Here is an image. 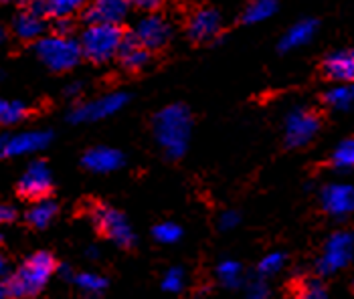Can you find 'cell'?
Returning a JSON list of instances; mask_svg holds the SVG:
<instances>
[{"instance_id":"obj_1","label":"cell","mask_w":354,"mask_h":299,"mask_svg":"<svg viewBox=\"0 0 354 299\" xmlns=\"http://www.w3.org/2000/svg\"><path fill=\"white\" fill-rule=\"evenodd\" d=\"M53 255L47 251H37L27 257L15 273L2 277L0 298L2 299H28L39 296L57 273Z\"/></svg>"},{"instance_id":"obj_2","label":"cell","mask_w":354,"mask_h":299,"mask_svg":"<svg viewBox=\"0 0 354 299\" xmlns=\"http://www.w3.org/2000/svg\"><path fill=\"white\" fill-rule=\"evenodd\" d=\"M154 137L160 144L166 156L176 160L183 158L189 148V137L192 132L191 111L183 104H172L162 108L154 115Z\"/></svg>"},{"instance_id":"obj_3","label":"cell","mask_w":354,"mask_h":299,"mask_svg":"<svg viewBox=\"0 0 354 299\" xmlns=\"http://www.w3.org/2000/svg\"><path fill=\"white\" fill-rule=\"evenodd\" d=\"M126 32L113 25H87L80 37L83 57L91 63H108L118 57Z\"/></svg>"},{"instance_id":"obj_4","label":"cell","mask_w":354,"mask_h":299,"mask_svg":"<svg viewBox=\"0 0 354 299\" xmlns=\"http://www.w3.org/2000/svg\"><path fill=\"white\" fill-rule=\"evenodd\" d=\"M35 53L45 67H49L57 73L71 71L73 67H77V63L83 57L80 41H75L73 37H61V35L43 37L35 45Z\"/></svg>"},{"instance_id":"obj_5","label":"cell","mask_w":354,"mask_h":299,"mask_svg":"<svg viewBox=\"0 0 354 299\" xmlns=\"http://www.w3.org/2000/svg\"><path fill=\"white\" fill-rule=\"evenodd\" d=\"M93 224L100 229V233L106 239H109L113 245L122 247V249H130L136 243V233H134L130 220L126 218L124 213H120L118 209L97 206L93 211Z\"/></svg>"},{"instance_id":"obj_6","label":"cell","mask_w":354,"mask_h":299,"mask_svg":"<svg viewBox=\"0 0 354 299\" xmlns=\"http://www.w3.org/2000/svg\"><path fill=\"white\" fill-rule=\"evenodd\" d=\"M354 257V235L348 231H336L330 235L326 245L322 249V255L316 263V269L320 275H334L342 271Z\"/></svg>"},{"instance_id":"obj_7","label":"cell","mask_w":354,"mask_h":299,"mask_svg":"<svg viewBox=\"0 0 354 299\" xmlns=\"http://www.w3.org/2000/svg\"><path fill=\"white\" fill-rule=\"evenodd\" d=\"M128 95L122 93V91H115V93H108V95H102L97 99H91V102H85L80 104L71 109L69 113V122L71 124H89V122H100V119H106L109 115L118 113L120 109L128 104Z\"/></svg>"},{"instance_id":"obj_8","label":"cell","mask_w":354,"mask_h":299,"mask_svg":"<svg viewBox=\"0 0 354 299\" xmlns=\"http://www.w3.org/2000/svg\"><path fill=\"white\" fill-rule=\"evenodd\" d=\"M320 130V117L310 109H292L283 124V136L290 148H301L312 142Z\"/></svg>"},{"instance_id":"obj_9","label":"cell","mask_w":354,"mask_h":299,"mask_svg":"<svg viewBox=\"0 0 354 299\" xmlns=\"http://www.w3.org/2000/svg\"><path fill=\"white\" fill-rule=\"evenodd\" d=\"M53 139V134L49 130H28L21 134H4L0 137V152L4 158H19V156H28L35 152L45 150Z\"/></svg>"},{"instance_id":"obj_10","label":"cell","mask_w":354,"mask_h":299,"mask_svg":"<svg viewBox=\"0 0 354 299\" xmlns=\"http://www.w3.org/2000/svg\"><path fill=\"white\" fill-rule=\"evenodd\" d=\"M53 186V176L49 166L43 160H35L25 168L23 176L19 178L17 191L27 200H43L51 192Z\"/></svg>"},{"instance_id":"obj_11","label":"cell","mask_w":354,"mask_h":299,"mask_svg":"<svg viewBox=\"0 0 354 299\" xmlns=\"http://www.w3.org/2000/svg\"><path fill=\"white\" fill-rule=\"evenodd\" d=\"M132 35L148 51H156V49H162L164 45L170 41L172 27L164 17L156 15V12H150V15L138 19V23L132 28Z\"/></svg>"},{"instance_id":"obj_12","label":"cell","mask_w":354,"mask_h":299,"mask_svg":"<svg viewBox=\"0 0 354 299\" xmlns=\"http://www.w3.org/2000/svg\"><path fill=\"white\" fill-rule=\"evenodd\" d=\"M128 0H91L83 10L87 25H113L120 27L130 15Z\"/></svg>"},{"instance_id":"obj_13","label":"cell","mask_w":354,"mask_h":299,"mask_svg":"<svg viewBox=\"0 0 354 299\" xmlns=\"http://www.w3.org/2000/svg\"><path fill=\"white\" fill-rule=\"evenodd\" d=\"M320 200L328 215L336 218L346 217L354 213V186L346 182H332L324 186Z\"/></svg>"},{"instance_id":"obj_14","label":"cell","mask_w":354,"mask_h":299,"mask_svg":"<svg viewBox=\"0 0 354 299\" xmlns=\"http://www.w3.org/2000/svg\"><path fill=\"white\" fill-rule=\"evenodd\" d=\"M82 164L89 172L109 174V172H115V170L122 168L124 154L120 150H115V148H109V146H95V148H89L83 154Z\"/></svg>"},{"instance_id":"obj_15","label":"cell","mask_w":354,"mask_h":299,"mask_svg":"<svg viewBox=\"0 0 354 299\" xmlns=\"http://www.w3.org/2000/svg\"><path fill=\"white\" fill-rule=\"evenodd\" d=\"M221 32V15L215 8H201L189 21V37L196 43L213 41Z\"/></svg>"},{"instance_id":"obj_16","label":"cell","mask_w":354,"mask_h":299,"mask_svg":"<svg viewBox=\"0 0 354 299\" xmlns=\"http://www.w3.org/2000/svg\"><path fill=\"white\" fill-rule=\"evenodd\" d=\"M45 30H47L45 17L35 12V10H30V8L21 10L15 17V21H12V32L21 41H37L39 43L43 37H47Z\"/></svg>"},{"instance_id":"obj_17","label":"cell","mask_w":354,"mask_h":299,"mask_svg":"<svg viewBox=\"0 0 354 299\" xmlns=\"http://www.w3.org/2000/svg\"><path fill=\"white\" fill-rule=\"evenodd\" d=\"M89 2L91 0H39L37 4L30 6V10L59 21V19H71L73 15L85 10Z\"/></svg>"},{"instance_id":"obj_18","label":"cell","mask_w":354,"mask_h":299,"mask_svg":"<svg viewBox=\"0 0 354 299\" xmlns=\"http://www.w3.org/2000/svg\"><path fill=\"white\" fill-rule=\"evenodd\" d=\"M326 77L340 83H354V49L330 53L324 61Z\"/></svg>"},{"instance_id":"obj_19","label":"cell","mask_w":354,"mask_h":299,"mask_svg":"<svg viewBox=\"0 0 354 299\" xmlns=\"http://www.w3.org/2000/svg\"><path fill=\"white\" fill-rule=\"evenodd\" d=\"M118 59H120V63H122L124 69H128V71H140L142 67L148 65L150 51L130 32V35H126V39H124V43L120 47Z\"/></svg>"},{"instance_id":"obj_20","label":"cell","mask_w":354,"mask_h":299,"mask_svg":"<svg viewBox=\"0 0 354 299\" xmlns=\"http://www.w3.org/2000/svg\"><path fill=\"white\" fill-rule=\"evenodd\" d=\"M318 23L314 19H304L300 23H296L294 27L288 28V32L281 37L279 41V51H294L298 47H304L312 41L314 32H316Z\"/></svg>"},{"instance_id":"obj_21","label":"cell","mask_w":354,"mask_h":299,"mask_svg":"<svg viewBox=\"0 0 354 299\" xmlns=\"http://www.w3.org/2000/svg\"><path fill=\"white\" fill-rule=\"evenodd\" d=\"M108 283L109 281L104 275H100V273L95 271L75 273V277H73V285L89 299L100 298L108 289Z\"/></svg>"},{"instance_id":"obj_22","label":"cell","mask_w":354,"mask_h":299,"mask_svg":"<svg viewBox=\"0 0 354 299\" xmlns=\"http://www.w3.org/2000/svg\"><path fill=\"white\" fill-rule=\"evenodd\" d=\"M57 204H55L51 198H43V200H37L30 209L27 211V222L32 229H47L57 217Z\"/></svg>"},{"instance_id":"obj_23","label":"cell","mask_w":354,"mask_h":299,"mask_svg":"<svg viewBox=\"0 0 354 299\" xmlns=\"http://www.w3.org/2000/svg\"><path fill=\"white\" fill-rule=\"evenodd\" d=\"M277 0H249L243 10V17L241 21L245 25H257V23H263L268 19H272L273 15L277 12Z\"/></svg>"},{"instance_id":"obj_24","label":"cell","mask_w":354,"mask_h":299,"mask_svg":"<svg viewBox=\"0 0 354 299\" xmlns=\"http://www.w3.org/2000/svg\"><path fill=\"white\" fill-rule=\"evenodd\" d=\"M324 102L332 109H348L354 106V83H340L328 89Z\"/></svg>"},{"instance_id":"obj_25","label":"cell","mask_w":354,"mask_h":299,"mask_svg":"<svg viewBox=\"0 0 354 299\" xmlns=\"http://www.w3.org/2000/svg\"><path fill=\"white\" fill-rule=\"evenodd\" d=\"M217 279L225 287H231V289L239 287L241 281H243V267H241V263L235 261V259L221 261L217 267Z\"/></svg>"},{"instance_id":"obj_26","label":"cell","mask_w":354,"mask_h":299,"mask_svg":"<svg viewBox=\"0 0 354 299\" xmlns=\"http://www.w3.org/2000/svg\"><path fill=\"white\" fill-rule=\"evenodd\" d=\"M183 229L180 224L172 222V220H164L160 224H156L152 229V237L160 243V245H174L183 239Z\"/></svg>"},{"instance_id":"obj_27","label":"cell","mask_w":354,"mask_h":299,"mask_svg":"<svg viewBox=\"0 0 354 299\" xmlns=\"http://www.w3.org/2000/svg\"><path fill=\"white\" fill-rule=\"evenodd\" d=\"M28 109L23 102H8L4 99L0 104V122L2 126H15L19 122H23L27 117Z\"/></svg>"},{"instance_id":"obj_28","label":"cell","mask_w":354,"mask_h":299,"mask_svg":"<svg viewBox=\"0 0 354 299\" xmlns=\"http://www.w3.org/2000/svg\"><path fill=\"white\" fill-rule=\"evenodd\" d=\"M283 265H286V255L279 253V251H272L266 257H261V261L257 265V271H259V275H263V277H272L275 273L281 271Z\"/></svg>"},{"instance_id":"obj_29","label":"cell","mask_w":354,"mask_h":299,"mask_svg":"<svg viewBox=\"0 0 354 299\" xmlns=\"http://www.w3.org/2000/svg\"><path fill=\"white\" fill-rule=\"evenodd\" d=\"M185 283H187L185 271L180 267H170L168 271L164 273L160 287H162V291H166V293H180L185 289Z\"/></svg>"},{"instance_id":"obj_30","label":"cell","mask_w":354,"mask_h":299,"mask_svg":"<svg viewBox=\"0 0 354 299\" xmlns=\"http://www.w3.org/2000/svg\"><path fill=\"white\" fill-rule=\"evenodd\" d=\"M332 164L340 170L354 168V137L353 139H344L332 154Z\"/></svg>"},{"instance_id":"obj_31","label":"cell","mask_w":354,"mask_h":299,"mask_svg":"<svg viewBox=\"0 0 354 299\" xmlns=\"http://www.w3.org/2000/svg\"><path fill=\"white\" fill-rule=\"evenodd\" d=\"M296 299H328V289L324 287V283L316 279H308L300 283Z\"/></svg>"},{"instance_id":"obj_32","label":"cell","mask_w":354,"mask_h":299,"mask_svg":"<svg viewBox=\"0 0 354 299\" xmlns=\"http://www.w3.org/2000/svg\"><path fill=\"white\" fill-rule=\"evenodd\" d=\"M270 296H272V289L263 279H255L247 285L245 299H270Z\"/></svg>"},{"instance_id":"obj_33","label":"cell","mask_w":354,"mask_h":299,"mask_svg":"<svg viewBox=\"0 0 354 299\" xmlns=\"http://www.w3.org/2000/svg\"><path fill=\"white\" fill-rule=\"evenodd\" d=\"M239 222H241V215H239L237 211H225V213H221V217H218V229H223V231H233L235 226H239Z\"/></svg>"},{"instance_id":"obj_34","label":"cell","mask_w":354,"mask_h":299,"mask_svg":"<svg viewBox=\"0 0 354 299\" xmlns=\"http://www.w3.org/2000/svg\"><path fill=\"white\" fill-rule=\"evenodd\" d=\"M128 2H130V6L140 8V10H146L150 15V12H154V10H158L162 6L164 0H128Z\"/></svg>"},{"instance_id":"obj_35","label":"cell","mask_w":354,"mask_h":299,"mask_svg":"<svg viewBox=\"0 0 354 299\" xmlns=\"http://www.w3.org/2000/svg\"><path fill=\"white\" fill-rule=\"evenodd\" d=\"M19 218V211L12 206V204H2L0 206V220L4 222V224H10V222H15Z\"/></svg>"},{"instance_id":"obj_36","label":"cell","mask_w":354,"mask_h":299,"mask_svg":"<svg viewBox=\"0 0 354 299\" xmlns=\"http://www.w3.org/2000/svg\"><path fill=\"white\" fill-rule=\"evenodd\" d=\"M55 35H61V37H69V32L73 30V23H71V19H59V21H55Z\"/></svg>"},{"instance_id":"obj_37","label":"cell","mask_w":354,"mask_h":299,"mask_svg":"<svg viewBox=\"0 0 354 299\" xmlns=\"http://www.w3.org/2000/svg\"><path fill=\"white\" fill-rule=\"evenodd\" d=\"M57 273H59L63 279H69V281H73V277H75V273L71 271L69 265H59V267H57Z\"/></svg>"},{"instance_id":"obj_38","label":"cell","mask_w":354,"mask_h":299,"mask_svg":"<svg viewBox=\"0 0 354 299\" xmlns=\"http://www.w3.org/2000/svg\"><path fill=\"white\" fill-rule=\"evenodd\" d=\"M80 91H82V83H73V85H69V87H67V95H69V97L77 95Z\"/></svg>"},{"instance_id":"obj_39","label":"cell","mask_w":354,"mask_h":299,"mask_svg":"<svg viewBox=\"0 0 354 299\" xmlns=\"http://www.w3.org/2000/svg\"><path fill=\"white\" fill-rule=\"evenodd\" d=\"M85 255H87L89 259H97V257H100V249H97V247H89Z\"/></svg>"},{"instance_id":"obj_40","label":"cell","mask_w":354,"mask_h":299,"mask_svg":"<svg viewBox=\"0 0 354 299\" xmlns=\"http://www.w3.org/2000/svg\"><path fill=\"white\" fill-rule=\"evenodd\" d=\"M21 2H23V4H27V8H30V6H32V4H37L39 0H21Z\"/></svg>"},{"instance_id":"obj_41","label":"cell","mask_w":354,"mask_h":299,"mask_svg":"<svg viewBox=\"0 0 354 299\" xmlns=\"http://www.w3.org/2000/svg\"><path fill=\"white\" fill-rule=\"evenodd\" d=\"M2 2H10V0H2Z\"/></svg>"}]
</instances>
